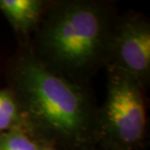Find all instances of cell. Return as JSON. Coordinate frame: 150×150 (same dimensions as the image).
<instances>
[{
    "mask_svg": "<svg viewBox=\"0 0 150 150\" xmlns=\"http://www.w3.org/2000/svg\"><path fill=\"white\" fill-rule=\"evenodd\" d=\"M23 128L42 144L70 150L97 149L98 106L88 82L72 79L22 45L7 67Z\"/></svg>",
    "mask_w": 150,
    "mask_h": 150,
    "instance_id": "obj_1",
    "label": "cell"
},
{
    "mask_svg": "<svg viewBox=\"0 0 150 150\" xmlns=\"http://www.w3.org/2000/svg\"><path fill=\"white\" fill-rule=\"evenodd\" d=\"M113 4L98 0L49 1L29 45L41 61L72 79L89 82L105 67Z\"/></svg>",
    "mask_w": 150,
    "mask_h": 150,
    "instance_id": "obj_2",
    "label": "cell"
},
{
    "mask_svg": "<svg viewBox=\"0 0 150 150\" xmlns=\"http://www.w3.org/2000/svg\"><path fill=\"white\" fill-rule=\"evenodd\" d=\"M106 69V97L97 113V149L146 150V89L130 75L114 68Z\"/></svg>",
    "mask_w": 150,
    "mask_h": 150,
    "instance_id": "obj_3",
    "label": "cell"
},
{
    "mask_svg": "<svg viewBox=\"0 0 150 150\" xmlns=\"http://www.w3.org/2000/svg\"><path fill=\"white\" fill-rule=\"evenodd\" d=\"M106 68L130 75L146 89L150 81V22L129 12L116 17L110 32Z\"/></svg>",
    "mask_w": 150,
    "mask_h": 150,
    "instance_id": "obj_4",
    "label": "cell"
},
{
    "mask_svg": "<svg viewBox=\"0 0 150 150\" xmlns=\"http://www.w3.org/2000/svg\"><path fill=\"white\" fill-rule=\"evenodd\" d=\"M48 2L44 0H0V12L14 29L21 46L30 42L43 19Z\"/></svg>",
    "mask_w": 150,
    "mask_h": 150,
    "instance_id": "obj_5",
    "label": "cell"
},
{
    "mask_svg": "<svg viewBox=\"0 0 150 150\" xmlns=\"http://www.w3.org/2000/svg\"><path fill=\"white\" fill-rule=\"evenodd\" d=\"M23 127L17 100L10 89H0V133Z\"/></svg>",
    "mask_w": 150,
    "mask_h": 150,
    "instance_id": "obj_6",
    "label": "cell"
},
{
    "mask_svg": "<svg viewBox=\"0 0 150 150\" xmlns=\"http://www.w3.org/2000/svg\"><path fill=\"white\" fill-rule=\"evenodd\" d=\"M43 144L23 127L0 133V150H41Z\"/></svg>",
    "mask_w": 150,
    "mask_h": 150,
    "instance_id": "obj_7",
    "label": "cell"
},
{
    "mask_svg": "<svg viewBox=\"0 0 150 150\" xmlns=\"http://www.w3.org/2000/svg\"><path fill=\"white\" fill-rule=\"evenodd\" d=\"M41 150H70V149H64L58 147V146H54V145H48V144H43Z\"/></svg>",
    "mask_w": 150,
    "mask_h": 150,
    "instance_id": "obj_8",
    "label": "cell"
}]
</instances>
